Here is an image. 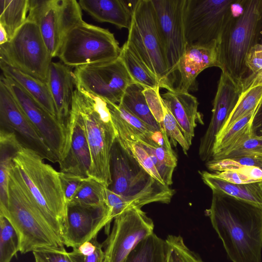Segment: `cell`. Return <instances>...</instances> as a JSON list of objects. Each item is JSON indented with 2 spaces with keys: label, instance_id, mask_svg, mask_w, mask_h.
<instances>
[{
  "label": "cell",
  "instance_id": "22",
  "mask_svg": "<svg viewBox=\"0 0 262 262\" xmlns=\"http://www.w3.org/2000/svg\"><path fill=\"white\" fill-rule=\"evenodd\" d=\"M162 99L179 123L184 136L190 146L194 136V129L199 122L203 124L202 116L198 111L196 98L189 92L174 89L161 95Z\"/></svg>",
  "mask_w": 262,
  "mask_h": 262
},
{
  "label": "cell",
  "instance_id": "35",
  "mask_svg": "<svg viewBox=\"0 0 262 262\" xmlns=\"http://www.w3.org/2000/svg\"><path fill=\"white\" fill-rule=\"evenodd\" d=\"M17 252L16 233L9 221L0 215V262H10Z\"/></svg>",
  "mask_w": 262,
  "mask_h": 262
},
{
  "label": "cell",
  "instance_id": "30",
  "mask_svg": "<svg viewBox=\"0 0 262 262\" xmlns=\"http://www.w3.org/2000/svg\"><path fill=\"white\" fill-rule=\"evenodd\" d=\"M144 88L132 83L126 89L118 103L156 131H161L159 123L152 114L143 93Z\"/></svg>",
  "mask_w": 262,
  "mask_h": 262
},
{
  "label": "cell",
  "instance_id": "56",
  "mask_svg": "<svg viewBox=\"0 0 262 262\" xmlns=\"http://www.w3.org/2000/svg\"><path fill=\"white\" fill-rule=\"evenodd\" d=\"M259 137L260 139L262 140V137Z\"/></svg>",
  "mask_w": 262,
  "mask_h": 262
},
{
  "label": "cell",
  "instance_id": "29",
  "mask_svg": "<svg viewBox=\"0 0 262 262\" xmlns=\"http://www.w3.org/2000/svg\"><path fill=\"white\" fill-rule=\"evenodd\" d=\"M119 57L135 83L143 88H160L157 77L126 41L121 48Z\"/></svg>",
  "mask_w": 262,
  "mask_h": 262
},
{
  "label": "cell",
  "instance_id": "36",
  "mask_svg": "<svg viewBox=\"0 0 262 262\" xmlns=\"http://www.w3.org/2000/svg\"><path fill=\"white\" fill-rule=\"evenodd\" d=\"M165 240L168 245L167 262H204L186 246L181 235H169Z\"/></svg>",
  "mask_w": 262,
  "mask_h": 262
},
{
  "label": "cell",
  "instance_id": "6",
  "mask_svg": "<svg viewBox=\"0 0 262 262\" xmlns=\"http://www.w3.org/2000/svg\"><path fill=\"white\" fill-rule=\"evenodd\" d=\"M112 183L108 188L121 196L130 208L151 203L168 204L174 190L151 176L116 139L110 156Z\"/></svg>",
  "mask_w": 262,
  "mask_h": 262
},
{
  "label": "cell",
  "instance_id": "54",
  "mask_svg": "<svg viewBox=\"0 0 262 262\" xmlns=\"http://www.w3.org/2000/svg\"><path fill=\"white\" fill-rule=\"evenodd\" d=\"M262 155V147L259 148L258 149L255 150L253 153V155Z\"/></svg>",
  "mask_w": 262,
  "mask_h": 262
},
{
  "label": "cell",
  "instance_id": "4",
  "mask_svg": "<svg viewBox=\"0 0 262 262\" xmlns=\"http://www.w3.org/2000/svg\"><path fill=\"white\" fill-rule=\"evenodd\" d=\"M0 215L14 228L18 251L22 254L64 246L48 225L13 166L9 176L7 204L0 208Z\"/></svg>",
  "mask_w": 262,
  "mask_h": 262
},
{
  "label": "cell",
  "instance_id": "38",
  "mask_svg": "<svg viewBox=\"0 0 262 262\" xmlns=\"http://www.w3.org/2000/svg\"><path fill=\"white\" fill-rule=\"evenodd\" d=\"M48 262H84V256L76 249L68 252L64 247H52L36 251Z\"/></svg>",
  "mask_w": 262,
  "mask_h": 262
},
{
  "label": "cell",
  "instance_id": "51",
  "mask_svg": "<svg viewBox=\"0 0 262 262\" xmlns=\"http://www.w3.org/2000/svg\"><path fill=\"white\" fill-rule=\"evenodd\" d=\"M102 247L103 244L97 242L95 251L91 255L84 256V262H104L105 255Z\"/></svg>",
  "mask_w": 262,
  "mask_h": 262
},
{
  "label": "cell",
  "instance_id": "17",
  "mask_svg": "<svg viewBox=\"0 0 262 262\" xmlns=\"http://www.w3.org/2000/svg\"><path fill=\"white\" fill-rule=\"evenodd\" d=\"M111 223L107 206L94 208L69 204L63 224V243L67 247L77 248L97 237L103 227L109 232Z\"/></svg>",
  "mask_w": 262,
  "mask_h": 262
},
{
  "label": "cell",
  "instance_id": "5",
  "mask_svg": "<svg viewBox=\"0 0 262 262\" xmlns=\"http://www.w3.org/2000/svg\"><path fill=\"white\" fill-rule=\"evenodd\" d=\"M72 106L81 116L92 159L91 178L108 188L112 183L110 156L117 134L106 101L76 88Z\"/></svg>",
  "mask_w": 262,
  "mask_h": 262
},
{
  "label": "cell",
  "instance_id": "28",
  "mask_svg": "<svg viewBox=\"0 0 262 262\" xmlns=\"http://www.w3.org/2000/svg\"><path fill=\"white\" fill-rule=\"evenodd\" d=\"M258 106L234 123L223 135L216 138L212 160H219L224 155L251 136L252 122Z\"/></svg>",
  "mask_w": 262,
  "mask_h": 262
},
{
  "label": "cell",
  "instance_id": "52",
  "mask_svg": "<svg viewBox=\"0 0 262 262\" xmlns=\"http://www.w3.org/2000/svg\"><path fill=\"white\" fill-rule=\"evenodd\" d=\"M9 41L7 32L3 27L0 25V45L5 44Z\"/></svg>",
  "mask_w": 262,
  "mask_h": 262
},
{
  "label": "cell",
  "instance_id": "10",
  "mask_svg": "<svg viewBox=\"0 0 262 262\" xmlns=\"http://www.w3.org/2000/svg\"><path fill=\"white\" fill-rule=\"evenodd\" d=\"M27 19L38 26L51 57H57L68 32L83 21L76 0H29Z\"/></svg>",
  "mask_w": 262,
  "mask_h": 262
},
{
  "label": "cell",
  "instance_id": "31",
  "mask_svg": "<svg viewBox=\"0 0 262 262\" xmlns=\"http://www.w3.org/2000/svg\"><path fill=\"white\" fill-rule=\"evenodd\" d=\"M166 240L154 233L141 241L123 262H167Z\"/></svg>",
  "mask_w": 262,
  "mask_h": 262
},
{
  "label": "cell",
  "instance_id": "34",
  "mask_svg": "<svg viewBox=\"0 0 262 262\" xmlns=\"http://www.w3.org/2000/svg\"><path fill=\"white\" fill-rule=\"evenodd\" d=\"M106 188L103 184L94 179L86 178L69 204L88 207H105L107 206Z\"/></svg>",
  "mask_w": 262,
  "mask_h": 262
},
{
  "label": "cell",
  "instance_id": "20",
  "mask_svg": "<svg viewBox=\"0 0 262 262\" xmlns=\"http://www.w3.org/2000/svg\"><path fill=\"white\" fill-rule=\"evenodd\" d=\"M212 67L220 68L216 41L203 45L187 44L178 64L180 79L174 89L181 92L195 90L197 88V76L205 69Z\"/></svg>",
  "mask_w": 262,
  "mask_h": 262
},
{
  "label": "cell",
  "instance_id": "49",
  "mask_svg": "<svg viewBox=\"0 0 262 262\" xmlns=\"http://www.w3.org/2000/svg\"><path fill=\"white\" fill-rule=\"evenodd\" d=\"M254 181H262V170L254 166H242L238 169Z\"/></svg>",
  "mask_w": 262,
  "mask_h": 262
},
{
  "label": "cell",
  "instance_id": "24",
  "mask_svg": "<svg viewBox=\"0 0 262 262\" xmlns=\"http://www.w3.org/2000/svg\"><path fill=\"white\" fill-rule=\"evenodd\" d=\"M108 106V105H107ZM116 129V139L126 151L154 178L165 184L151 158L138 141L135 130L108 106Z\"/></svg>",
  "mask_w": 262,
  "mask_h": 262
},
{
  "label": "cell",
  "instance_id": "43",
  "mask_svg": "<svg viewBox=\"0 0 262 262\" xmlns=\"http://www.w3.org/2000/svg\"><path fill=\"white\" fill-rule=\"evenodd\" d=\"M106 204L109 219L112 222L125 210L130 208L127 202L120 195L106 188Z\"/></svg>",
  "mask_w": 262,
  "mask_h": 262
},
{
  "label": "cell",
  "instance_id": "48",
  "mask_svg": "<svg viewBox=\"0 0 262 262\" xmlns=\"http://www.w3.org/2000/svg\"><path fill=\"white\" fill-rule=\"evenodd\" d=\"M251 136L262 137V101L258 106L252 122Z\"/></svg>",
  "mask_w": 262,
  "mask_h": 262
},
{
  "label": "cell",
  "instance_id": "13",
  "mask_svg": "<svg viewBox=\"0 0 262 262\" xmlns=\"http://www.w3.org/2000/svg\"><path fill=\"white\" fill-rule=\"evenodd\" d=\"M167 69L173 82L187 46L185 28L187 0H151Z\"/></svg>",
  "mask_w": 262,
  "mask_h": 262
},
{
  "label": "cell",
  "instance_id": "12",
  "mask_svg": "<svg viewBox=\"0 0 262 262\" xmlns=\"http://www.w3.org/2000/svg\"><path fill=\"white\" fill-rule=\"evenodd\" d=\"M76 88L118 104L126 89L135 83L121 59L88 64L75 68Z\"/></svg>",
  "mask_w": 262,
  "mask_h": 262
},
{
  "label": "cell",
  "instance_id": "45",
  "mask_svg": "<svg viewBox=\"0 0 262 262\" xmlns=\"http://www.w3.org/2000/svg\"><path fill=\"white\" fill-rule=\"evenodd\" d=\"M214 175L223 180L233 184H245L254 181L247 175L238 170H230L213 173Z\"/></svg>",
  "mask_w": 262,
  "mask_h": 262
},
{
  "label": "cell",
  "instance_id": "18",
  "mask_svg": "<svg viewBox=\"0 0 262 262\" xmlns=\"http://www.w3.org/2000/svg\"><path fill=\"white\" fill-rule=\"evenodd\" d=\"M238 85L226 72H222L213 102L212 116L209 126L200 140L199 155L201 160H212L216 136L235 107L240 95Z\"/></svg>",
  "mask_w": 262,
  "mask_h": 262
},
{
  "label": "cell",
  "instance_id": "50",
  "mask_svg": "<svg viewBox=\"0 0 262 262\" xmlns=\"http://www.w3.org/2000/svg\"><path fill=\"white\" fill-rule=\"evenodd\" d=\"M97 242V237H96L91 241L82 244L78 248L73 249H76L84 256H89L93 254L95 251Z\"/></svg>",
  "mask_w": 262,
  "mask_h": 262
},
{
  "label": "cell",
  "instance_id": "23",
  "mask_svg": "<svg viewBox=\"0 0 262 262\" xmlns=\"http://www.w3.org/2000/svg\"><path fill=\"white\" fill-rule=\"evenodd\" d=\"M78 3L81 9L96 21L127 29L130 26L136 4L131 6L132 1L123 0H80Z\"/></svg>",
  "mask_w": 262,
  "mask_h": 262
},
{
  "label": "cell",
  "instance_id": "37",
  "mask_svg": "<svg viewBox=\"0 0 262 262\" xmlns=\"http://www.w3.org/2000/svg\"><path fill=\"white\" fill-rule=\"evenodd\" d=\"M163 125L171 141H174L175 144L178 143L182 147L184 153L187 154L190 146L185 139L179 123L164 103Z\"/></svg>",
  "mask_w": 262,
  "mask_h": 262
},
{
  "label": "cell",
  "instance_id": "41",
  "mask_svg": "<svg viewBox=\"0 0 262 262\" xmlns=\"http://www.w3.org/2000/svg\"><path fill=\"white\" fill-rule=\"evenodd\" d=\"M261 147L262 140L258 137L251 136L236 148L224 155L219 160L251 156Z\"/></svg>",
  "mask_w": 262,
  "mask_h": 262
},
{
  "label": "cell",
  "instance_id": "53",
  "mask_svg": "<svg viewBox=\"0 0 262 262\" xmlns=\"http://www.w3.org/2000/svg\"><path fill=\"white\" fill-rule=\"evenodd\" d=\"M35 262H48L45 258H43L40 255H39L36 251L33 252Z\"/></svg>",
  "mask_w": 262,
  "mask_h": 262
},
{
  "label": "cell",
  "instance_id": "47",
  "mask_svg": "<svg viewBox=\"0 0 262 262\" xmlns=\"http://www.w3.org/2000/svg\"><path fill=\"white\" fill-rule=\"evenodd\" d=\"M233 160L242 166H254L262 170V155L255 154Z\"/></svg>",
  "mask_w": 262,
  "mask_h": 262
},
{
  "label": "cell",
  "instance_id": "27",
  "mask_svg": "<svg viewBox=\"0 0 262 262\" xmlns=\"http://www.w3.org/2000/svg\"><path fill=\"white\" fill-rule=\"evenodd\" d=\"M0 66L3 75L15 81L42 107L57 118L54 103L46 82L9 66Z\"/></svg>",
  "mask_w": 262,
  "mask_h": 262
},
{
  "label": "cell",
  "instance_id": "55",
  "mask_svg": "<svg viewBox=\"0 0 262 262\" xmlns=\"http://www.w3.org/2000/svg\"><path fill=\"white\" fill-rule=\"evenodd\" d=\"M259 43H260L262 45V33H261V38H260Z\"/></svg>",
  "mask_w": 262,
  "mask_h": 262
},
{
  "label": "cell",
  "instance_id": "3",
  "mask_svg": "<svg viewBox=\"0 0 262 262\" xmlns=\"http://www.w3.org/2000/svg\"><path fill=\"white\" fill-rule=\"evenodd\" d=\"M44 160L34 150L22 147L13 159V166L48 225L62 242L67 204L59 172Z\"/></svg>",
  "mask_w": 262,
  "mask_h": 262
},
{
  "label": "cell",
  "instance_id": "46",
  "mask_svg": "<svg viewBox=\"0 0 262 262\" xmlns=\"http://www.w3.org/2000/svg\"><path fill=\"white\" fill-rule=\"evenodd\" d=\"M262 84V72L256 74L250 73L242 79L238 85L241 93L249 88Z\"/></svg>",
  "mask_w": 262,
  "mask_h": 262
},
{
  "label": "cell",
  "instance_id": "39",
  "mask_svg": "<svg viewBox=\"0 0 262 262\" xmlns=\"http://www.w3.org/2000/svg\"><path fill=\"white\" fill-rule=\"evenodd\" d=\"M105 101L108 106L114 110L123 120L136 132L147 136H151L157 132L153 128L146 124L121 105L114 103L108 101Z\"/></svg>",
  "mask_w": 262,
  "mask_h": 262
},
{
  "label": "cell",
  "instance_id": "40",
  "mask_svg": "<svg viewBox=\"0 0 262 262\" xmlns=\"http://www.w3.org/2000/svg\"><path fill=\"white\" fill-rule=\"evenodd\" d=\"M160 88H144L143 93L148 106L162 130L165 129L163 125L164 118V102L159 90Z\"/></svg>",
  "mask_w": 262,
  "mask_h": 262
},
{
  "label": "cell",
  "instance_id": "57",
  "mask_svg": "<svg viewBox=\"0 0 262 262\" xmlns=\"http://www.w3.org/2000/svg\"><path fill=\"white\" fill-rule=\"evenodd\" d=\"M104 262H105V261H104Z\"/></svg>",
  "mask_w": 262,
  "mask_h": 262
},
{
  "label": "cell",
  "instance_id": "16",
  "mask_svg": "<svg viewBox=\"0 0 262 262\" xmlns=\"http://www.w3.org/2000/svg\"><path fill=\"white\" fill-rule=\"evenodd\" d=\"M1 128L13 132L23 147L34 150L52 163L58 160L25 116L11 93L0 81Z\"/></svg>",
  "mask_w": 262,
  "mask_h": 262
},
{
  "label": "cell",
  "instance_id": "25",
  "mask_svg": "<svg viewBox=\"0 0 262 262\" xmlns=\"http://www.w3.org/2000/svg\"><path fill=\"white\" fill-rule=\"evenodd\" d=\"M202 179L212 190H217L262 209V181L245 184H233L206 171H199Z\"/></svg>",
  "mask_w": 262,
  "mask_h": 262
},
{
  "label": "cell",
  "instance_id": "8",
  "mask_svg": "<svg viewBox=\"0 0 262 262\" xmlns=\"http://www.w3.org/2000/svg\"><path fill=\"white\" fill-rule=\"evenodd\" d=\"M120 51L113 33L83 20L66 34L57 57L65 65L76 68L115 59Z\"/></svg>",
  "mask_w": 262,
  "mask_h": 262
},
{
  "label": "cell",
  "instance_id": "14",
  "mask_svg": "<svg viewBox=\"0 0 262 262\" xmlns=\"http://www.w3.org/2000/svg\"><path fill=\"white\" fill-rule=\"evenodd\" d=\"M154 224L141 208L128 209L114 219L104 242L105 262H123L143 239L154 233Z\"/></svg>",
  "mask_w": 262,
  "mask_h": 262
},
{
  "label": "cell",
  "instance_id": "44",
  "mask_svg": "<svg viewBox=\"0 0 262 262\" xmlns=\"http://www.w3.org/2000/svg\"><path fill=\"white\" fill-rule=\"evenodd\" d=\"M245 63L250 73L262 72V45L260 43L251 48L246 57Z\"/></svg>",
  "mask_w": 262,
  "mask_h": 262
},
{
  "label": "cell",
  "instance_id": "26",
  "mask_svg": "<svg viewBox=\"0 0 262 262\" xmlns=\"http://www.w3.org/2000/svg\"><path fill=\"white\" fill-rule=\"evenodd\" d=\"M23 146L13 132L1 128L0 130V207L8 202V185L13 159Z\"/></svg>",
  "mask_w": 262,
  "mask_h": 262
},
{
  "label": "cell",
  "instance_id": "1",
  "mask_svg": "<svg viewBox=\"0 0 262 262\" xmlns=\"http://www.w3.org/2000/svg\"><path fill=\"white\" fill-rule=\"evenodd\" d=\"M206 210L232 262H261L262 209L224 192L212 190Z\"/></svg>",
  "mask_w": 262,
  "mask_h": 262
},
{
  "label": "cell",
  "instance_id": "11",
  "mask_svg": "<svg viewBox=\"0 0 262 262\" xmlns=\"http://www.w3.org/2000/svg\"><path fill=\"white\" fill-rule=\"evenodd\" d=\"M236 0H187L185 28L187 44L219 41Z\"/></svg>",
  "mask_w": 262,
  "mask_h": 262
},
{
  "label": "cell",
  "instance_id": "15",
  "mask_svg": "<svg viewBox=\"0 0 262 262\" xmlns=\"http://www.w3.org/2000/svg\"><path fill=\"white\" fill-rule=\"evenodd\" d=\"M1 80L6 85L25 116L57 158L59 162L63 158L66 149L67 131L66 126L12 78L2 75Z\"/></svg>",
  "mask_w": 262,
  "mask_h": 262
},
{
  "label": "cell",
  "instance_id": "21",
  "mask_svg": "<svg viewBox=\"0 0 262 262\" xmlns=\"http://www.w3.org/2000/svg\"><path fill=\"white\" fill-rule=\"evenodd\" d=\"M71 69L63 63L52 62L46 82L54 103L57 118L65 126L75 91V78Z\"/></svg>",
  "mask_w": 262,
  "mask_h": 262
},
{
  "label": "cell",
  "instance_id": "33",
  "mask_svg": "<svg viewBox=\"0 0 262 262\" xmlns=\"http://www.w3.org/2000/svg\"><path fill=\"white\" fill-rule=\"evenodd\" d=\"M261 101L262 84L249 88L241 93L235 107L216 138L223 135L236 121L256 109Z\"/></svg>",
  "mask_w": 262,
  "mask_h": 262
},
{
  "label": "cell",
  "instance_id": "7",
  "mask_svg": "<svg viewBox=\"0 0 262 262\" xmlns=\"http://www.w3.org/2000/svg\"><path fill=\"white\" fill-rule=\"evenodd\" d=\"M126 42L157 77L160 88L174 89L168 73L151 0H137Z\"/></svg>",
  "mask_w": 262,
  "mask_h": 262
},
{
  "label": "cell",
  "instance_id": "32",
  "mask_svg": "<svg viewBox=\"0 0 262 262\" xmlns=\"http://www.w3.org/2000/svg\"><path fill=\"white\" fill-rule=\"evenodd\" d=\"M29 7V0H0V25L9 41L27 20Z\"/></svg>",
  "mask_w": 262,
  "mask_h": 262
},
{
  "label": "cell",
  "instance_id": "2",
  "mask_svg": "<svg viewBox=\"0 0 262 262\" xmlns=\"http://www.w3.org/2000/svg\"><path fill=\"white\" fill-rule=\"evenodd\" d=\"M262 33V0H236L217 41L220 69L238 84L248 72L245 61Z\"/></svg>",
  "mask_w": 262,
  "mask_h": 262
},
{
  "label": "cell",
  "instance_id": "42",
  "mask_svg": "<svg viewBox=\"0 0 262 262\" xmlns=\"http://www.w3.org/2000/svg\"><path fill=\"white\" fill-rule=\"evenodd\" d=\"M62 190L68 205L71 202L83 181V177L69 172H59Z\"/></svg>",
  "mask_w": 262,
  "mask_h": 262
},
{
  "label": "cell",
  "instance_id": "19",
  "mask_svg": "<svg viewBox=\"0 0 262 262\" xmlns=\"http://www.w3.org/2000/svg\"><path fill=\"white\" fill-rule=\"evenodd\" d=\"M66 126L67 146L64 157L58 162L60 171L91 178L92 159L85 127L81 116L73 106Z\"/></svg>",
  "mask_w": 262,
  "mask_h": 262
},
{
  "label": "cell",
  "instance_id": "9",
  "mask_svg": "<svg viewBox=\"0 0 262 262\" xmlns=\"http://www.w3.org/2000/svg\"><path fill=\"white\" fill-rule=\"evenodd\" d=\"M52 57L38 25L27 19L13 37L0 45V65L47 82Z\"/></svg>",
  "mask_w": 262,
  "mask_h": 262
}]
</instances>
